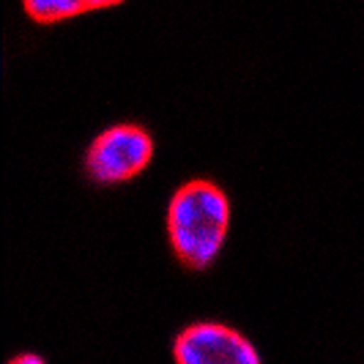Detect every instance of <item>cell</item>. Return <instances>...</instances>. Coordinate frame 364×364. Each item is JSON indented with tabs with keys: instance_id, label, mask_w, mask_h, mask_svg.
<instances>
[{
	"instance_id": "3",
	"label": "cell",
	"mask_w": 364,
	"mask_h": 364,
	"mask_svg": "<svg viewBox=\"0 0 364 364\" xmlns=\"http://www.w3.org/2000/svg\"><path fill=\"white\" fill-rule=\"evenodd\" d=\"M176 364H260V353L250 337L225 323H192L173 340Z\"/></svg>"
},
{
	"instance_id": "5",
	"label": "cell",
	"mask_w": 364,
	"mask_h": 364,
	"mask_svg": "<svg viewBox=\"0 0 364 364\" xmlns=\"http://www.w3.org/2000/svg\"><path fill=\"white\" fill-rule=\"evenodd\" d=\"M6 364H47L38 353H19L14 359H9Z\"/></svg>"
},
{
	"instance_id": "1",
	"label": "cell",
	"mask_w": 364,
	"mask_h": 364,
	"mask_svg": "<svg viewBox=\"0 0 364 364\" xmlns=\"http://www.w3.org/2000/svg\"><path fill=\"white\" fill-rule=\"evenodd\" d=\"M230 222L228 195L208 178L181 183L167 203L170 247L189 269H205L219 255Z\"/></svg>"
},
{
	"instance_id": "4",
	"label": "cell",
	"mask_w": 364,
	"mask_h": 364,
	"mask_svg": "<svg viewBox=\"0 0 364 364\" xmlns=\"http://www.w3.org/2000/svg\"><path fill=\"white\" fill-rule=\"evenodd\" d=\"M118 6V0H25V11L36 22H60L66 17L88 14Z\"/></svg>"
},
{
	"instance_id": "2",
	"label": "cell",
	"mask_w": 364,
	"mask_h": 364,
	"mask_svg": "<svg viewBox=\"0 0 364 364\" xmlns=\"http://www.w3.org/2000/svg\"><path fill=\"white\" fill-rule=\"evenodd\" d=\"M154 156V137L137 124H115L93 137L85 151V170L96 183H118L146 170Z\"/></svg>"
}]
</instances>
